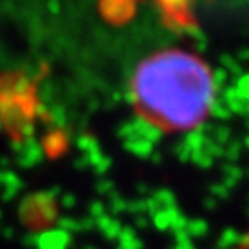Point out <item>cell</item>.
<instances>
[{
  "mask_svg": "<svg viewBox=\"0 0 249 249\" xmlns=\"http://www.w3.org/2000/svg\"><path fill=\"white\" fill-rule=\"evenodd\" d=\"M137 115L162 133H187L205 122L216 100L211 67L196 53L166 48L137 65L129 81Z\"/></svg>",
  "mask_w": 249,
  "mask_h": 249,
  "instance_id": "obj_1",
  "label": "cell"
},
{
  "mask_svg": "<svg viewBox=\"0 0 249 249\" xmlns=\"http://www.w3.org/2000/svg\"><path fill=\"white\" fill-rule=\"evenodd\" d=\"M238 249H249V231L244 234V238H242L240 244H238Z\"/></svg>",
  "mask_w": 249,
  "mask_h": 249,
  "instance_id": "obj_2",
  "label": "cell"
}]
</instances>
